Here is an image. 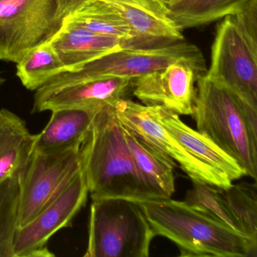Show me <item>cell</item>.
Wrapping results in <instances>:
<instances>
[{
  "label": "cell",
  "mask_w": 257,
  "mask_h": 257,
  "mask_svg": "<svg viewBox=\"0 0 257 257\" xmlns=\"http://www.w3.org/2000/svg\"><path fill=\"white\" fill-rule=\"evenodd\" d=\"M113 106L100 109L82 145L83 171L91 199H158L134 162Z\"/></svg>",
  "instance_id": "obj_1"
},
{
  "label": "cell",
  "mask_w": 257,
  "mask_h": 257,
  "mask_svg": "<svg viewBox=\"0 0 257 257\" xmlns=\"http://www.w3.org/2000/svg\"><path fill=\"white\" fill-rule=\"evenodd\" d=\"M138 204L155 234L174 242L181 256L256 257V242L185 201L158 198Z\"/></svg>",
  "instance_id": "obj_2"
},
{
  "label": "cell",
  "mask_w": 257,
  "mask_h": 257,
  "mask_svg": "<svg viewBox=\"0 0 257 257\" xmlns=\"http://www.w3.org/2000/svg\"><path fill=\"white\" fill-rule=\"evenodd\" d=\"M197 131L234 159L245 176L257 178V109L201 75L192 114Z\"/></svg>",
  "instance_id": "obj_3"
},
{
  "label": "cell",
  "mask_w": 257,
  "mask_h": 257,
  "mask_svg": "<svg viewBox=\"0 0 257 257\" xmlns=\"http://www.w3.org/2000/svg\"><path fill=\"white\" fill-rule=\"evenodd\" d=\"M137 201L92 200L85 256L148 257L156 237Z\"/></svg>",
  "instance_id": "obj_4"
},
{
  "label": "cell",
  "mask_w": 257,
  "mask_h": 257,
  "mask_svg": "<svg viewBox=\"0 0 257 257\" xmlns=\"http://www.w3.org/2000/svg\"><path fill=\"white\" fill-rule=\"evenodd\" d=\"M205 75L257 109V37L234 16L224 18L216 27Z\"/></svg>",
  "instance_id": "obj_5"
},
{
  "label": "cell",
  "mask_w": 257,
  "mask_h": 257,
  "mask_svg": "<svg viewBox=\"0 0 257 257\" xmlns=\"http://www.w3.org/2000/svg\"><path fill=\"white\" fill-rule=\"evenodd\" d=\"M64 22L58 0H3L0 61L17 64L28 52L49 43Z\"/></svg>",
  "instance_id": "obj_6"
},
{
  "label": "cell",
  "mask_w": 257,
  "mask_h": 257,
  "mask_svg": "<svg viewBox=\"0 0 257 257\" xmlns=\"http://www.w3.org/2000/svg\"><path fill=\"white\" fill-rule=\"evenodd\" d=\"M181 60L205 61L202 52L196 46L184 41L154 48H123L86 63L76 70L59 73L44 85H64L101 77L134 79Z\"/></svg>",
  "instance_id": "obj_7"
},
{
  "label": "cell",
  "mask_w": 257,
  "mask_h": 257,
  "mask_svg": "<svg viewBox=\"0 0 257 257\" xmlns=\"http://www.w3.org/2000/svg\"><path fill=\"white\" fill-rule=\"evenodd\" d=\"M82 169V147L55 153L34 149L19 175L18 228L27 225L56 199Z\"/></svg>",
  "instance_id": "obj_8"
},
{
  "label": "cell",
  "mask_w": 257,
  "mask_h": 257,
  "mask_svg": "<svg viewBox=\"0 0 257 257\" xmlns=\"http://www.w3.org/2000/svg\"><path fill=\"white\" fill-rule=\"evenodd\" d=\"M112 107L123 127L167 160L179 164L194 184L207 183L220 188L229 187L188 153L168 133L158 118L157 106L141 104L125 97L116 102Z\"/></svg>",
  "instance_id": "obj_9"
},
{
  "label": "cell",
  "mask_w": 257,
  "mask_h": 257,
  "mask_svg": "<svg viewBox=\"0 0 257 257\" xmlns=\"http://www.w3.org/2000/svg\"><path fill=\"white\" fill-rule=\"evenodd\" d=\"M88 194L82 169L56 199L27 225L18 228L15 257L55 256L48 247V242L60 230L72 226L75 216L86 204Z\"/></svg>",
  "instance_id": "obj_10"
},
{
  "label": "cell",
  "mask_w": 257,
  "mask_h": 257,
  "mask_svg": "<svg viewBox=\"0 0 257 257\" xmlns=\"http://www.w3.org/2000/svg\"><path fill=\"white\" fill-rule=\"evenodd\" d=\"M206 72L205 61L181 60L132 79V89L144 105L160 106L179 115H192L195 83Z\"/></svg>",
  "instance_id": "obj_11"
},
{
  "label": "cell",
  "mask_w": 257,
  "mask_h": 257,
  "mask_svg": "<svg viewBox=\"0 0 257 257\" xmlns=\"http://www.w3.org/2000/svg\"><path fill=\"white\" fill-rule=\"evenodd\" d=\"M132 82L127 78L101 77L64 85H43L36 90L31 113L67 108L97 112L125 98Z\"/></svg>",
  "instance_id": "obj_12"
},
{
  "label": "cell",
  "mask_w": 257,
  "mask_h": 257,
  "mask_svg": "<svg viewBox=\"0 0 257 257\" xmlns=\"http://www.w3.org/2000/svg\"><path fill=\"white\" fill-rule=\"evenodd\" d=\"M132 28L138 48H154L184 41L163 0H103Z\"/></svg>",
  "instance_id": "obj_13"
},
{
  "label": "cell",
  "mask_w": 257,
  "mask_h": 257,
  "mask_svg": "<svg viewBox=\"0 0 257 257\" xmlns=\"http://www.w3.org/2000/svg\"><path fill=\"white\" fill-rule=\"evenodd\" d=\"M157 115L164 127L184 150L228 186L245 176L234 159L207 137L185 124L180 115L160 106H157Z\"/></svg>",
  "instance_id": "obj_14"
},
{
  "label": "cell",
  "mask_w": 257,
  "mask_h": 257,
  "mask_svg": "<svg viewBox=\"0 0 257 257\" xmlns=\"http://www.w3.org/2000/svg\"><path fill=\"white\" fill-rule=\"evenodd\" d=\"M48 44L58 55L66 71L127 48L118 39L97 34L67 20H64L62 28Z\"/></svg>",
  "instance_id": "obj_15"
},
{
  "label": "cell",
  "mask_w": 257,
  "mask_h": 257,
  "mask_svg": "<svg viewBox=\"0 0 257 257\" xmlns=\"http://www.w3.org/2000/svg\"><path fill=\"white\" fill-rule=\"evenodd\" d=\"M97 112L73 108L52 111L49 122L36 135L34 150L55 153L82 147Z\"/></svg>",
  "instance_id": "obj_16"
},
{
  "label": "cell",
  "mask_w": 257,
  "mask_h": 257,
  "mask_svg": "<svg viewBox=\"0 0 257 257\" xmlns=\"http://www.w3.org/2000/svg\"><path fill=\"white\" fill-rule=\"evenodd\" d=\"M36 135L10 109L0 110V183L20 174L32 153Z\"/></svg>",
  "instance_id": "obj_17"
},
{
  "label": "cell",
  "mask_w": 257,
  "mask_h": 257,
  "mask_svg": "<svg viewBox=\"0 0 257 257\" xmlns=\"http://www.w3.org/2000/svg\"><path fill=\"white\" fill-rule=\"evenodd\" d=\"M123 135L135 165L150 187L161 198H169L175 192L174 168L167 160L123 127Z\"/></svg>",
  "instance_id": "obj_18"
},
{
  "label": "cell",
  "mask_w": 257,
  "mask_h": 257,
  "mask_svg": "<svg viewBox=\"0 0 257 257\" xmlns=\"http://www.w3.org/2000/svg\"><path fill=\"white\" fill-rule=\"evenodd\" d=\"M250 0H176L166 4L181 31L208 25L241 12Z\"/></svg>",
  "instance_id": "obj_19"
},
{
  "label": "cell",
  "mask_w": 257,
  "mask_h": 257,
  "mask_svg": "<svg viewBox=\"0 0 257 257\" xmlns=\"http://www.w3.org/2000/svg\"><path fill=\"white\" fill-rule=\"evenodd\" d=\"M64 20L93 32L121 40L127 48H138L137 39L121 15L103 0H90Z\"/></svg>",
  "instance_id": "obj_20"
},
{
  "label": "cell",
  "mask_w": 257,
  "mask_h": 257,
  "mask_svg": "<svg viewBox=\"0 0 257 257\" xmlns=\"http://www.w3.org/2000/svg\"><path fill=\"white\" fill-rule=\"evenodd\" d=\"M64 71L65 67L58 55L46 43L28 52L17 63L16 75L27 89L36 91Z\"/></svg>",
  "instance_id": "obj_21"
},
{
  "label": "cell",
  "mask_w": 257,
  "mask_h": 257,
  "mask_svg": "<svg viewBox=\"0 0 257 257\" xmlns=\"http://www.w3.org/2000/svg\"><path fill=\"white\" fill-rule=\"evenodd\" d=\"M184 201L230 229L245 236L238 219L224 198L222 188L207 183H195L192 189L188 191Z\"/></svg>",
  "instance_id": "obj_22"
},
{
  "label": "cell",
  "mask_w": 257,
  "mask_h": 257,
  "mask_svg": "<svg viewBox=\"0 0 257 257\" xmlns=\"http://www.w3.org/2000/svg\"><path fill=\"white\" fill-rule=\"evenodd\" d=\"M19 174L0 183V257H15L20 186Z\"/></svg>",
  "instance_id": "obj_23"
},
{
  "label": "cell",
  "mask_w": 257,
  "mask_h": 257,
  "mask_svg": "<svg viewBox=\"0 0 257 257\" xmlns=\"http://www.w3.org/2000/svg\"><path fill=\"white\" fill-rule=\"evenodd\" d=\"M224 198L243 228V234L257 243L256 184H231L222 188Z\"/></svg>",
  "instance_id": "obj_24"
},
{
  "label": "cell",
  "mask_w": 257,
  "mask_h": 257,
  "mask_svg": "<svg viewBox=\"0 0 257 257\" xmlns=\"http://www.w3.org/2000/svg\"><path fill=\"white\" fill-rule=\"evenodd\" d=\"M90 0H58V9L64 19L82 8Z\"/></svg>",
  "instance_id": "obj_25"
},
{
  "label": "cell",
  "mask_w": 257,
  "mask_h": 257,
  "mask_svg": "<svg viewBox=\"0 0 257 257\" xmlns=\"http://www.w3.org/2000/svg\"><path fill=\"white\" fill-rule=\"evenodd\" d=\"M6 81H7V79L2 76V73L0 72V87L2 86V85L5 83Z\"/></svg>",
  "instance_id": "obj_26"
},
{
  "label": "cell",
  "mask_w": 257,
  "mask_h": 257,
  "mask_svg": "<svg viewBox=\"0 0 257 257\" xmlns=\"http://www.w3.org/2000/svg\"><path fill=\"white\" fill-rule=\"evenodd\" d=\"M174 1H176V0H165L164 2H165V4H168V3L174 2Z\"/></svg>",
  "instance_id": "obj_27"
},
{
  "label": "cell",
  "mask_w": 257,
  "mask_h": 257,
  "mask_svg": "<svg viewBox=\"0 0 257 257\" xmlns=\"http://www.w3.org/2000/svg\"><path fill=\"white\" fill-rule=\"evenodd\" d=\"M1 1H3V0H0V2H1Z\"/></svg>",
  "instance_id": "obj_28"
},
{
  "label": "cell",
  "mask_w": 257,
  "mask_h": 257,
  "mask_svg": "<svg viewBox=\"0 0 257 257\" xmlns=\"http://www.w3.org/2000/svg\"><path fill=\"white\" fill-rule=\"evenodd\" d=\"M163 1H165V0H163Z\"/></svg>",
  "instance_id": "obj_29"
}]
</instances>
